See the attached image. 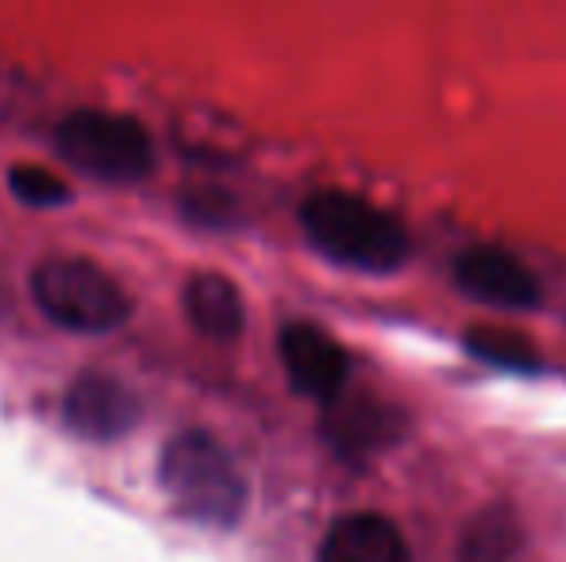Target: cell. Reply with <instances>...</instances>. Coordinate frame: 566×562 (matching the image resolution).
<instances>
[{
    "label": "cell",
    "mask_w": 566,
    "mask_h": 562,
    "mask_svg": "<svg viewBox=\"0 0 566 562\" xmlns=\"http://www.w3.org/2000/svg\"><path fill=\"white\" fill-rule=\"evenodd\" d=\"M301 224L321 255L350 271L394 274L409 263L412 243L405 224L363 197L336 193V189L308 197L301 209Z\"/></svg>",
    "instance_id": "6da1fadb"
},
{
    "label": "cell",
    "mask_w": 566,
    "mask_h": 562,
    "mask_svg": "<svg viewBox=\"0 0 566 562\" xmlns=\"http://www.w3.org/2000/svg\"><path fill=\"white\" fill-rule=\"evenodd\" d=\"M8 185H12V193L20 197V201L39 204V209L70 201V185L59 178V173L43 170V166H12Z\"/></svg>",
    "instance_id": "4fadbf2b"
},
{
    "label": "cell",
    "mask_w": 566,
    "mask_h": 562,
    "mask_svg": "<svg viewBox=\"0 0 566 562\" xmlns=\"http://www.w3.org/2000/svg\"><path fill=\"white\" fill-rule=\"evenodd\" d=\"M135 397L105 374H85L66 393V424L85 439H116L135 424Z\"/></svg>",
    "instance_id": "52a82bcc"
},
{
    "label": "cell",
    "mask_w": 566,
    "mask_h": 562,
    "mask_svg": "<svg viewBox=\"0 0 566 562\" xmlns=\"http://www.w3.org/2000/svg\"><path fill=\"white\" fill-rule=\"evenodd\" d=\"M467 347L478 354V359L493 362V367H505V370H536L539 359L524 336H509V331H497V328H474L467 331Z\"/></svg>",
    "instance_id": "7c38bea8"
},
{
    "label": "cell",
    "mask_w": 566,
    "mask_h": 562,
    "mask_svg": "<svg viewBox=\"0 0 566 562\" xmlns=\"http://www.w3.org/2000/svg\"><path fill=\"white\" fill-rule=\"evenodd\" d=\"M454 282L467 297L493 308L528 312L539 305V282L521 258L505 255L497 247H470L454 258Z\"/></svg>",
    "instance_id": "8992f818"
},
{
    "label": "cell",
    "mask_w": 566,
    "mask_h": 562,
    "mask_svg": "<svg viewBox=\"0 0 566 562\" xmlns=\"http://www.w3.org/2000/svg\"><path fill=\"white\" fill-rule=\"evenodd\" d=\"M282 362L293 390L313 401H332L347 390L350 362L347 351L316 324H285L282 328Z\"/></svg>",
    "instance_id": "5b68a950"
},
{
    "label": "cell",
    "mask_w": 566,
    "mask_h": 562,
    "mask_svg": "<svg viewBox=\"0 0 566 562\" xmlns=\"http://www.w3.org/2000/svg\"><path fill=\"white\" fill-rule=\"evenodd\" d=\"M186 312L201 336L220 339V343L239 339V331L247 324L243 297H239V289L224 274H197L186 285Z\"/></svg>",
    "instance_id": "9c48e42d"
},
{
    "label": "cell",
    "mask_w": 566,
    "mask_h": 562,
    "mask_svg": "<svg viewBox=\"0 0 566 562\" xmlns=\"http://www.w3.org/2000/svg\"><path fill=\"white\" fill-rule=\"evenodd\" d=\"M394 421H389V409L374 405V401L358 397V401H343V393L332 401V416H328V439L336 443L339 455L347 458H363L370 450L386 447Z\"/></svg>",
    "instance_id": "30bf717a"
},
{
    "label": "cell",
    "mask_w": 566,
    "mask_h": 562,
    "mask_svg": "<svg viewBox=\"0 0 566 562\" xmlns=\"http://www.w3.org/2000/svg\"><path fill=\"white\" fill-rule=\"evenodd\" d=\"M521 555V524L505 505L478 512L462 532L459 562H516Z\"/></svg>",
    "instance_id": "8fae6325"
},
{
    "label": "cell",
    "mask_w": 566,
    "mask_h": 562,
    "mask_svg": "<svg viewBox=\"0 0 566 562\" xmlns=\"http://www.w3.org/2000/svg\"><path fill=\"white\" fill-rule=\"evenodd\" d=\"M321 562H412V555L394 520L378 512H355L336 520L324 536Z\"/></svg>",
    "instance_id": "ba28073f"
},
{
    "label": "cell",
    "mask_w": 566,
    "mask_h": 562,
    "mask_svg": "<svg viewBox=\"0 0 566 562\" xmlns=\"http://www.w3.org/2000/svg\"><path fill=\"white\" fill-rule=\"evenodd\" d=\"M31 293H35V305L54 324L82 331V336L113 331L132 312L113 274H105L90 258H46V263H39L31 274Z\"/></svg>",
    "instance_id": "3957f363"
},
{
    "label": "cell",
    "mask_w": 566,
    "mask_h": 562,
    "mask_svg": "<svg viewBox=\"0 0 566 562\" xmlns=\"http://www.w3.org/2000/svg\"><path fill=\"white\" fill-rule=\"evenodd\" d=\"M163 486L181 517L209 528H231L243 517L247 486L239 466L205 432H181L163 450Z\"/></svg>",
    "instance_id": "7a4b0ae2"
},
{
    "label": "cell",
    "mask_w": 566,
    "mask_h": 562,
    "mask_svg": "<svg viewBox=\"0 0 566 562\" xmlns=\"http://www.w3.org/2000/svg\"><path fill=\"white\" fill-rule=\"evenodd\" d=\"M54 142L70 166L105 181H135L155 166V142L143 124L119 113L85 108L66 116Z\"/></svg>",
    "instance_id": "277c9868"
}]
</instances>
